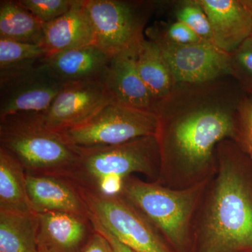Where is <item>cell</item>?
<instances>
[{
  "instance_id": "52a82bcc",
  "label": "cell",
  "mask_w": 252,
  "mask_h": 252,
  "mask_svg": "<svg viewBox=\"0 0 252 252\" xmlns=\"http://www.w3.org/2000/svg\"><path fill=\"white\" fill-rule=\"evenodd\" d=\"M158 119L155 112L114 102L90 120L63 132L77 147L116 145L139 137L157 135Z\"/></svg>"
},
{
  "instance_id": "ffe728a7",
  "label": "cell",
  "mask_w": 252,
  "mask_h": 252,
  "mask_svg": "<svg viewBox=\"0 0 252 252\" xmlns=\"http://www.w3.org/2000/svg\"><path fill=\"white\" fill-rule=\"evenodd\" d=\"M44 23L18 1L4 0L0 3V38L42 44Z\"/></svg>"
},
{
  "instance_id": "5b68a950",
  "label": "cell",
  "mask_w": 252,
  "mask_h": 252,
  "mask_svg": "<svg viewBox=\"0 0 252 252\" xmlns=\"http://www.w3.org/2000/svg\"><path fill=\"white\" fill-rule=\"evenodd\" d=\"M0 147L11 152L26 172L67 177L79 160V149L61 132L51 130L37 113L0 119Z\"/></svg>"
},
{
  "instance_id": "277c9868",
  "label": "cell",
  "mask_w": 252,
  "mask_h": 252,
  "mask_svg": "<svg viewBox=\"0 0 252 252\" xmlns=\"http://www.w3.org/2000/svg\"><path fill=\"white\" fill-rule=\"evenodd\" d=\"M210 179L175 189L132 175L124 181L120 195L148 219L172 252H190L194 217Z\"/></svg>"
},
{
  "instance_id": "f546056e",
  "label": "cell",
  "mask_w": 252,
  "mask_h": 252,
  "mask_svg": "<svg viewBox=\"0 0 252 252\" xmlns=\"http://www.w3.org/2000/svg\"><path fill=\"white\" fill-rule=\"evenodd\" d=\"M245 9L248 10L249 13L252 16V0H241Z\"/></svg>"
},
{
  "instance_id": "8992f818",
  "label": "cell",
  "mask_w": 252,
  "mask_h": 252,
  "mask_svg": "<svg viewBox=\"0 0 252 252\" xmlns=\"http://www.w3.org/2000/svg\"><path fill=\"white\" fill-rule=\"evenodd\" d=\"M95 45L111 57L140 45L153 10L150 3L122 0H84Z\"/></svg>"
},
{
  "instance_id": "5bb4252c",
  "label": "cell",
  "mask_w": 252,
  "mask_h": 252,
  "mask_svg": "<svg viewBox=\"0 0 252 252\" xmlns=\"http://www.w3.org/2000/svg\"><path fill=\"white\" fill-rule=\"evenodd\" d=\"M211 25L214 44L231 54L252 34V16L241 0H198Z\"/></svg>"
},
{
  "instance_id": "ac0fdd59",
  "label": "cell",
  "mask_w": 252,
  "mask_h": 252,
  "mask_svg": "<svg viewBox=\"0 0 252 252\" xmlns=\"http://www.w3.org/2000/svg\"><path fill=\"white\" fill-rule=\"evenodd\" d=\"M0 211L35 213L28 196L26 170L14 155L2 147H0Z\"/></svg>"
},
{
  "instance_id": "d6986e66",
  "label": "cell",
  "mask_w": 252,
  "mask_h": 252,
  "mask_svg": "<svg viewBox=\"0 0 252 252\" xmlns=\"http://www.w3.org/2000/svg\"><path fill=\"white\" fill-rule=\"evenodd\" d=\"M137 71L147 86L156 104L168 95L175 89V78L157 43L144 38L141 41L137 58Z\"/></svg>"
},
{
  "instance_id": "ba28073f",
  "label": "cell",
  "mask_w": 252,
  "mask_h": 252,
  "mask_svg": "<svg viewBox=\"0 0 252 252\" xmlns=\"http://www.w3.org/2000/svg\"><path fill=\"white\" fill-rule=\"evenodd\" d=\"M81 190L91 215L132 250L172 252L148 219L122 195H102Z\"/></svg>"
},
{
  "instance_id": "9c48e42d",
  "label": "cell",
  "mask_w": 252,
  "mask_h": 252,
  "mask_svg": "<svg viewBox=\"0 0 252 252\" xmlns=\"http://www.w3.org/2000/svg\"><path fill=\"white\" fill-rule=\"evenodd\" d=\"M41 62L0 70V119L25 113H41L49 108L63 84Z\"/></svg>"
},
{
  "instance_id": "6da1fadb",
  "label": "cell",
  "mask_w": 252,
  "mask_h": 252,
  "mask_svg": "<svg viewBox=\"0 0 252 252\" xmlns=\"http://www.w3.org/2000/svg\"><path fill=\"white\" fill-rule=\"evenodd\" d=\"M245 93L231 77L198 84H178L157 102L160 169L156 182L183 189L217 171L216 151L235 140L236 114Z\"/></svg>"
},
{
  "instance_id": "cb8c5ba5",
  "label": "cell",
  "mask_w": 252,
  "mask_h": 252,
  "mask_svg": "<svg viewBox=\"0 0 252 252\" xmlns=\"http://www.w3.org/2000/svg\"><path fill=\"white\" fill-rule=\"evenodd\" d=\"M145 32L151 40L163 41L179 45L205 41L189 26L179 21L170 23H157L147 28Z\"/></svg>"
},
{
  "instance_id": "2e32d148",
  "label": "cell",
  "mask_w": 252,
  "mask_h": 252,
  "mask_svg": "<svg viewBox=\"0 0 252 252\" xmlns=\"http://www.w3.org/2000/svg\"><path fill=\"white\" fill-rule=\"evenodd\" d=\"M111 57L95 44L61 51L43 60L44 67L63 84L103 79Z\"/></svg>"
},
{
  "instance_id": "7402d4cb",
  "label": "cell",
  "mask_w": 252,
  "mask_h": 252,
  "mask_svg": "<svg viewBox=\"0 0 252 252\" xmlns=\"http://www.w3.org/2000/svg\"><path fill=\"white\" fill-rule=\"evenodd\" d=\"M47 56L42 44H27L0 38V70L32 65Z\"/></svg>"
},
{
  "instance_id": "7a4b0ae2",
  "label": "cell",
  "mask_w": 252,
  "mask_h": 252,
  "mask_svg": "<svg viewBox=\"0 0 252 252\" xmlns=\"http://www.w3.org/2000/svg\"><path fill=\"white\" fill-rule=\"evenodd\" d=\"M217 168L194 217L190 252H252V162L233 140L220 142Z\"/></svg>"
},
{
  "instance_id": "484cf974",
  "label": "cell",
  "mask_w": 252,
  "mask_h": 252,
  "mask_svg": "<svg viewBox=\"0 0 252 252\" xmlns=\"http://www.w3.org/2000/svg\"><path fill=\"white\" fill-rule=\"evenodd\" d=\"M234 141L252 162V94H245L239 104Z\"/></svg>"
},
{
  "instance_id": "83f0119b",
  "label": "cell",
  "mask_w": 252,
  "mask_h": 252,
  "mask_svg": "<svg viewBox=\"0 0 252 252\" xmlns=\"http://www.w3.org/2000/svg\"><path fill=\"white\" fill-rule=\"evenodd\" d=\"M91 220L92 221L93 225H94V230L96 231L101 233L104 238L108 240L109 245L112 249L113 252H135L132 249L129 248L128 246L122 243L119 240L117 237L111 233L108 229L104 227L103 225L100 224L91 214Z\"/></svg>"
},
{
  "instance_id": "7c38bea8",
  "label": "cell",
  "mask_w": 252,
  "mask_h": 252,
  "mask_svg": "<svg viewBox=\"0 0 252 252\" xmlns=\"http://www.w3.org/2000/svg\"><path fill=\"white\" fill-rule=\"evenodd\" d=\"M26 185L36 214L59 212L91 216L81 189L67 177L26 172Z\"/></svg>"
},
{
  "instance_id": "8fae6325",
  "label": "cell",
  "mask_w": 252,
  "mask_h": 252,
  "mask_svg": "<svg viewBox=\"0 0 252 252\" xmlns=\"http://www.w3.org/2000/svg\"><path fill=\"white\" fill-rule=\"evenodd\" d=\"M154 41L161 49L177 85L204 84L230 77V54L215 44L202 41L179 45Z\"/></svg>"
},
{
  "instance_id": "d4e9b609",
  "label": "cell",
  "mask_w": 252,
  "mask_h": 252,
  "mask_svg": "<svg viewBox=\"0 0 252 252\" xmlns=\"http://www.w3.org/2000/svg\"><path fill=\"white\" fill-rule=\"evenodd\" d=\"M230 77L245 94H252V34L230 54Z\"/></svg>"
},
{
  "instance_id": "f1b7e54d",
  "label": "cell",
  "mask_w": 252,
  "mask_h": 252,
  "mask_svg": "<svg viewBox=\"0 0 252 252\" xmlns=\"http://www.w3.org/2000/svg\"><path fill=\"white\" fill-rule=\"evenodd\" d=\"M81 252H113L108 240L94 230L85 247Z\"/></svg>"
},
{
  "instance_id": "9a60e30c",
  "label": "cell",
  "mask_w": 252,
  "mask_h": 252,
  "mask_svg": "<svg viewBox=\"0 0 252 252\" xmlns=\"http://www.w3.org/2000/svg\"><path fill=\"white\" fill-rule=\"evenodd\" d=\"M139 46L113 56L103 80L119 103L154 112L156 101L137 71Z\"/></svg>"
},
{
  "instance_id": "4fadbf2b",
  "label": "cell",
  "mask_w": 252,
  "mask_h": 252,
  "mask_svg": "<svg viewBox=\"0 0 252 252\" xmlns=\"http://www.w3.org/2000/svg\"><path fill=\"white\" fill-rule=\"evenodd\" d=\"M37 219L38 252H81L94 232L91 216L50 212Z\"/></svg>"
},
{
  "instance_id": "e0dca14e",
  "label": "cell",
  "mask_w": 252,
  "mask_h": 252,
  "mask_svg": "<svg viewBox=\"0 0 252 252\" xmlns=\"http://www.w3.org/2000/svg\"><path fill=\"white\" fill-rule=\"evenodd\" d=\"M91 44H95V36L84 0H77L65 14L44 24L42 45L47 56Z\"/></svg>"
},
{
  "instance_id": "30bf717a",
  "label": "cell",
  "mask_w": 252,
  "mask_h": 252,
  "mask_svg": "<svg viewBox=\"0 0 252 252\" xmlns=\"http://www.w3.org/2000/svg\"><path fill=\"white\" fill-rule=\"evenodd\" d=\"M117 102L103 79L63 84L45 112L37 113L48 128L63 132L90 120L105 106Z\"/></svg>"
},
{
  "instance_id": "44dd1931",
  "label": "cell",
  "mask_w": 252,
  "mask_h": 252,
  "mask_svg": "<svg viewBox=\"0 0 252 252\" xmlns=\"http://www.w3.org/2000/svg\"><path fill=\"white\" fill-rule=\"evenodd\" d=\"M37 214L0 211V252H38Z\"/></svg>"
},
{
  "instance_id": "603a6c76",
  "label": "cell",
  "mask_w": 252,
  "mask_h": 252,
  "mask_svg": "<svg viewBox=\"0 0 252 252\" xmlns=\"http://www.w3.org/2000/svg\"><path fill=\"white\" fill-rule=\"evenodd\" d=\"M175 15L177 21L189 26L203 41L215 44L210 21L198 0L181 1L176 6Z\"/></svg>"
},
{
  "instance_id": "3957f363",
  "label": "cell",
  "mask_w": 252,
  "mask_h": 252,
  "mask_svg": "<svg viewBox=\"0 0 252 252\" xmlns=\"http://www.w3.org/2000/svg\"><path fill=\"white\" fill-rule=\"evenodd\" d=\"M78 149L79 160L66 177L86 191L119 195L124 181L133 174H142L150 182L158 178L160 156L157 136L116 145Z\"/></svg>"
},
{
  "instance_id": "4316f807",
  "label": "cell",
  "mask_w": 252,
  "mask_h": 252,
  "mask_svg": "<svg viewBox=\"0 0 252 252\" xmlns=\"http://www.w3.org/2000/svg\"><path fill=\"white\" fill-rule=\"evenodd\" d=\"M20 4L44 24L67 13L77 0H19Z\"/></svg>"
}]
</instances>
